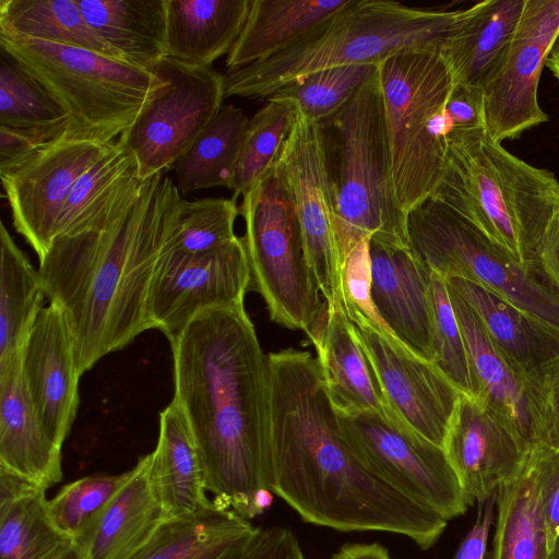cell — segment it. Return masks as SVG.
I'll return each mask as SVG.
<instances>
[{
	"label": "cell",
	"instance_id": "6da1fadb",
	"mask_svg": "<svg viewBox=\"0 0 559 559\" xmlns=\"http://www.w3.org/2000/svg\"><path fill=\"white\" fill-rule=\"evenodd\" d=\"M270 490L306 523L340 532H385L426 550L448 520L402 495L342 436L316 357L286 348L267 355Z\"/></svg>",
	"mask_w": 559,
	"mask_h": 559
},
{
	"label": "cell",
	"instance_id": "7a4b0ae2",
	"mask_svg": "<svg viewBox=\"0 0 559 559\" xmlns=\"http://www.w3.org/2000/svg\"><path fill=\"white\" fill-rule=\"evenodd\" d=\"M174 400L212 501L252 520L271 502L270 372L245 305L199 312L170 344Z\"/></svg>",
	"mask_w": 559,
	"mask_h": 559
},
{
	"label": "cell",
	"instance_id": "3957f363",
	"mask_svg": "<svg viewBox=\"0 0 559 559\" xmlns=\"http://www.w3.org/2000/svg\"><path fill=\"white\" fill-rule=\"evenodd\" d=\"M183 200L157 174L103 226L56 238L38 259L46 298L72 331L80 374L153 329L150 293Z\"/></svg>",
	"mask_w": 559,
	"mask_h": 559
},
{
	"label": "cell",
	"instance_id": "277c9868",
	"mask_svg": "<svg viewBox=\"0 0 559 559\" xmlns=\"http://www.w3.org/2000/svg\"><path fill=\"white\" fill-rule=\"evenodd\" d=\"M444 150L430 199L521 264L535 266L559 221V180L508 152L485 128L452 131Z\"/></svg>",
	"mask_w": 559,
	"mask_h": 559
},
{
	"label": "cell",
	"instance_id": "5b68a950",
	"mask_svg": "<svg viewBox=\"0 0 559 559\" xmlns=\"http://www.w3.org/2000/svg\"><path fill=\"white\" fill-rule=\"evenodd\" d=\"M460 12L390 0H347L272 57L227 69L223 74L225 98L266 100L289 82L322 69L379 64L402 51L438 49Z\"/></svg>",
	"mask_w": 559,
	"mask_h": 559
},
{
	"label": "cell",
	"instance_id": "8992f818",
	"mask_svg": "<svg viewBox=\"0 0 559 559\" xmlns=\"http://www.w3.org/2000/svg\"><path fill=\"white\" fill-rule=\"evenodd\" d=\"M322 129L342 267L355 247L370 238L407 248V215L394 191L379 73Z\"/></svg>",
	"mask_w": 559,
	"mask_h": 559
},
{
	"label": "cell",
	"instance_id": "52a82bcc",
	"mask_svg": "<svg viewBox=\"0 0 559 559\" xmlns=\"http://www.w3.org/2000/svg\"><path fill=\"white\" fill-rule=\"evenodd\" d=\"M0 46L55 98L72 139L115 142L132 124L152 72L123 60L0 31Z\"/></svg>",
	"mask_w": 559,
	"mask_h": 559
},
{
	"label": "cell",
	"instance_id": "ba28073f",
	"mask_svg": "<svg viewBox=\"0 0 559 559\" xmlns=\"http://www.w3.org/2000/svg\"><path fill=\"white\" fill-rule=\"evenodd\" d=\"M378 73L395 195L408 214L429 200L444 169V144L433 135L454 79L439 50H406L382 60Z\"/></svg>",
	"mask_w": 559,
	"mask_h": 559
},
{
	"label": "cell",
	"instance_id": "9c48e42d",
	"mask_svg": "<svg viewBox=\"0 0 559 559\" xmlns=\"http://www.w3.org/2000/svg\"><path fill=\"white\" fill-rule=\"evenodd\" d=\"M241 198L250 289L261 295L272 321L306 333L325 301L308 263L294 206L274 168Z\"/></svg>",
	"mask_w": 559,
	"mask_h": 559
},
{
	"label": "cell",
	"instance_id": "30bf717a",
	"mask_svg": "<svg viewBox=\"0 0 559 559\" xmlns=\"http://www.w3.org/2000/svg\"><path fill=\"white\" fill-rule=\"evenodd\" d=\"M409 246L428 269L476 283L559 328V298L535 266L492 246L464 221L429 199L407 217Z\"/></svg>",
	"mask_w": 559,
	"mask_h": 559
},
{
	"label": "cell",
	"instance_id": "8fae6325",
	"mask_svg": "<svg viewBox=\"0 0 559 559\" xmlns=\"http://www.w3.org/2000/svg\"><path fill=\"white\" fill-rule=\"evenodd\" d=\"M132 124L117 142L133 156L141 181L171 170L223 106V74L164 57Z\"/></svg>",
	"mask_w": 559,
	"mask_h": 559
},
{
	"label": "cell",
	"instance_id": "7c38bea8",
	"mask_svg": "<svg viewBox=\"0 0 559 559\" xmlns=\"http://www.w3.org/2000/svg\"><path fill=\"white\" fill-rule=\"evenodd\" d=\"M342 436L389 485L450 520L473 504L442 447L419 436L397 416L365 411L336 412Z\"/></svg>",
	"mask_w": 559,
	"mask_h": 559
},
{
	"label": "cell",
	"instance_id": "4fadbf2b",
	"mask_svg": "<svg viewBox=\"0 0 559 559\" xmlns=\"http://www.w3.org/2000/svg\"><path fill=\"white\" fill-rule=\"evenodd\" d=\"M273 168L294 206L320 293L330 308L343 310L342 261L320 123L298 110Z\"/></svg>",
	"mask_w": 559,
	"mask_h": 559
},
{
	"label": "cell",
	"instance_id": "5bb4252c",
	"mask_svg": "<svg viewBox=\"0 0 559 559\" xmlns=\"http://www.w3.org/2000/svg\"><path fill=\"white\" fill-rule=\"evenodd\" d=\"M115 144L72 139L67 130L29 157L0 170L14 229L38 259L56 238L60 215L76 181Z\"/></svg>",
	"mask_w": 559,
	"mask_h": 559
},
{
	"label": "cell",
	"instance_id": "9a60e30c",
	"mask_svg": "<svg viewBox=\"0 0 559 559\" xmlns=\"http://www.w3.org/2000/svg\"><path fill=\"white\" fill-rule=\"evenodd\" d=\"M249 289L241 237L199 254L163 252L150 293L153 329L173 344L199 312L243 304Z\"/></svg>",
	"mask_w": 559,
	"mask_h": 559
},
{
	"label": "cell",
	"instance_id": "2e32d148",
	"mask_svg": "<svg viewBox=\"0 0 559 559\" xmlns=\"http://www.w3.org/2000/svg\"><path fill=\"white\" fill-rule=\"evenodd\" d=\"M559 31V0H526L500 67L483 88L485 128L497 142L548 120L538 83Z\"/></svg>",
	"mask_w": 559,
	"mask_h": 559
},
{
	"label": "cell",
	"instance_id": "e0dca14e",
	"mask_svg": "<svg viewBox=\"0 0 559 559\" xmlns=\"http://www.w3.org/2000/svg\"><path fill=\"white\" fill-rule=\"evenodd\" d=\"M391 409L411 429L442 447L461 391L433 364L394 336L352 322Z\"/></svg>",
	"mask_w": 559,
	"mask_h": 559
},
{
	"label": "cell",
	"instance_id": "ac0fdd59",
	"mask_svg": "<svg viewBox=\"0 0 559 559\" xmlns=\"http://www.w3.org/2000/svg\"><path fill=\"white\" fill-rule=\"evenodd\" d=\"M448 289L467 352L471 395L500 417L528 450L545 444V382L516 369L492 344L471 306L449 285Z\"/></svg>",
	"mask_w": 559,
	"mask_h": 559
},
{
	"label": "cell",
	"instance_id": "d6986e66",
	"mask_svg": "<svg viewBox=\"0 0 559 559\" xmlns=\"http://www.w3.org/2000/svg\"><path fill=\"white\" fill-rule=\"evenodd\" d=\"M472 502H484L522 468L530 450L495 413L461 393L442 445Z\"/></svg>",
	"mask_w": 559,
	"mask_h": 559
},
{
	"label": "cell",
	"instance_id": "ffe728a7",
	"mask_svg": "<svg viewBox=\"0 0 559 559\" xmlns=\"http://www.w3.org/2000/svg\"><path fill=\"white\" fill-rule=\"evenodd\" d=\"M22 372L44 428L62 448L79 407L81 374L72 331L53 302L40 310L33 325L22 350Z\"/></svg>",
	"mask_w": 559,
	"mask_h": 559
},
{
	"label": "cell",
	"instance_id": "44dd1931",
	"mask_svg": "<svg viewBox=\"0 0 559 559\" xmlns=\"http://www.w3.org/2000/svg\"><path fill=\"white\" fill-rule=\"evenodd\" d=\"M369 254L371 297L380 318L408 350L433 362L431 271L411 247L370 239Z\"/></svg>",
	"mask_w": 559,
	"mask_h": 559
},
{
	"label": "cell",
	"instance_id": "7402d4cb",
	"mask_svg": "<svg viewBox=\"0 0 559 559\" xmlns=\"http://www.w3.org/2000/svg\"><path fill=\"white\" fill-rule=\"evenodd\" d=\"M306 334L317 352L325 391L336 412L370 411L385 417L397 416L342 309H332L325 302Z\"/></svg>",
	"mask_w": 559,
	"mask_h": 559
},
{
	"label": "cell",
	"instance_id": "603a6c76",
	"mask_svg": "<svg viewBox=\"0 0 559 559\" xmlns=\"http://www.w3.org/2000/svg\"><path fill=\"white\" fill-rule=\"evenodd\" d=\"M61 449L31 401L21 354L0 368V468L47 490L63 477Z\"/></svg>",
	"mask_w": 559,
	"mask_h": 559
},
{
	"label": "cell",
	"instance_id": "cb8c5ba5",
	"mask_svg": "<svg viewBox=\"0 0 559 559\" xmlns=\"http://www.w3.org/2000/svg\"><path fill=\"white\" fill-rule=\"evenodd\" d=\"M447 283L471 306L492 344L516 369L543 382L559 369V328L476 283L462 278Z\"/></svg>",
	"mask_w": 559,
	"mask_h": 559
},
{
	"label": "cell",
	"instance_id": "d4e9b609",
	"mask_svg": "<svg viewBox=\"0 0 559 559\" xmlns=\"http://www.w3.org/2000/svg\"><path fill=\"white\" fill-rule=\"evenodd\" d=\"M525 3L526 0H486L461 9L438 48L454 83L483 92L503 61Z\"/></svg>",
	"mask_w": 559,
	"mask_h": 559
},
{
	"label": "cell",
	"instance_id": "484cf974",
	"mask_svg": "<svg viewBox=\"0 0 559 559\" xmlns=\"http://www.w3.org/2000/svg\"><path fill=\"white\" fill-rule=\"evenodd\" d=\"M150 467L151 453L129 469L121 490L93 527L74 542L83 559H132L166 521Z\"/></svg>",
	"mask_w": 559,
	"mask_h": 559
},
{
	"label": "cell",
	"instance_id": "4316f807",
	"mask_svg": "<svg viewBox=\"0 0 559 559\" xmlns=\"http://www.w3.org/2000/svg\"><path fill=\"white\" fill-rule=\"evenodd\" d=\"M150 474L166 521L194 514L212 503L193 432L174 399L159 415Z\"/></svg>",
	"mask_w": 559,
	"mask_h": 559
},
{
	"label": "cell",
	"instance_id": "83f0119b",
	"mask_svg": "<svg viewBox=\"0 0 559 559\" xmlns=\"http://www.w3.org/2000/svg\"><path fill=\"white\" fill-rule=\"evenodd\" d=\"M260 528L212 501L194 514L165 521L132 559H242Z\"/></svg>",
	"mask_w": 559,
	"mask_h": 559
},
{
	"label": "cell",
	"instance_id": "f1b7e54d",
	"mask_svg": "<svg viewBox=\"0 0 559 559\" xmlns=\"http://www.w3.org/2000/svg\"><path fill=\"white\" fill-rule=\"evenodd\" d=\"M252 0H167L166 57L200 67L228 55Z\"/></svg>",
	"mask_w": 559,
	"mask_h": 559
},
{
	"label": "cell",
	"instance_id": "f546056e",
	"mask_svg": "<svg viewBox=\"0 0 559 559\" xmlns=\"http://www.w3.org/2000/svg\"><path fill=\"white\" fill-rule=\"evenodd\" d=\"M73 547L49 516L46 489L0 468V559H63Z\"/></svg>",
	"mask_w": 559,
	"mask_h": 559
},
{
	"label": "cell",
	"instance_id": "4dcf8cb0",
	"mask_svg": "<svg viewBox=\"0 0 559 559\" xmlns=\"http://www.w3.org/2000/svg\"><path fill=\"white\" fill-rule=\"evenodd\" d=\"M491 559H549L551 547L540 493L538 445L520 472L497 489Z\"/></svg>",
	"mask_w": 559,
	"mask_h": 559
},
{
	"label": "cell",
	"instance_id": "1f68e13d",
	"mask_svg": "<svg viewBox=\"0 0 559 559\" xmlns=\"http://www.w3.org/2000/svg\"><path fill=\"white\" fill-rule=\"evenodd\" d=\"M92 28L124 61L148 69L166 57L167 0H76Z\"/></svg>",
	"mask_w": 559,
	"mask_h": 559
},
{
	"label": "cell",
	"instance_id": "d6a6232c",
	"mask_svg": "<svg viewBox=\"0 0 559 559\" xmlns=\"http://www.w3.org/2000/svg\"><path fill=\"white\" fill-rule=\"evenodd\" d=\"M142 183L133 156L116 141L111 151L76 181L60 215L56 238L103 226L139 194Z\"/></svg>",
	"mask_w": 559,
	"mask_h": 559
},
{
	"label": "cell",
	"instance_id": "836d02e7",
	"mask_svg": "<svg viewBox=\"0 0 559 559\" xmlns=\"http://www.w3.org/2000/svg\"><path fill=\"white\" fill-rule=\"evenodd\" d=\"M347 0H252L246 24L226 59L227 69L267 59Z\"/></svg>",
	"mask_w": 559,
	"mask_h": 559
},
{
	"label": "cell",
	"instance_id": "e575fe53",
	"mask_svg": "<svg viewBox=\"0 0 559 559\" xmlns=\"http://www.w3.org/2000/svg\"><path fill=\"white\" fill-rule=\"evenodd\" d=\"M249 120L241 108L223 104L171 169L181 195L214 187L233 190Z\"/></svg>",
	"mask_w": 559,
	"mask_h": 559
},
{
	"label": "cell",
	"instance_id": "d590c367",
	"mask_svg": "<svg viewBox=\"0 0 559 559\" xmlns=\"http://www.w3.org/2000/svg\"><path fill=\"white\" fill-rule=\"evenodd\" d=\"M0 368L20 356L46 297L38 271L0 226Z\"/></svg>",
	"mask_w": 559,
	"mask_h": 559
},
{
	"label": "cell",
	"instance_id": "8d00e7d4",
	"mask_svg": "<svg viewBox=\"0 0 559 559\" xmlns=\"http://www.w3.org/2000/svg\"><path fill=\"white\" fill-rule=\"evenodd\" d=\"M0 31L123 60L86 22L76 0H0Z\"/></svg>",
	"mask_w": 559,
	"mask_h": 559
},
{
	"label": "cell",
	"instance_id": "74e56055",
	"mask_svg": "<svg viewBox=\"0 0 559 559\" xmlns=\"http://www.w3.org/2000/svg\"><path fill=\"white\" fill-rule=\"evenodd\" d=\"M297 115L294 100L271 97L250 118L231 190L233 199L238 200L272 169Z\"/></svg>",
	"mask_w": 559,
	"mask_h": 559
},
{
	"label": "cell",
	"instance_id": "f35d334b",
	"mask_svg": "<svg viewBox=\"0 0 559 559\" xmlns=\"http://www.w3.org/2000/svg\"><path fill=\"white\" fill-rule=\"evenodd\" d=\"M377 71L378 64L372 63L322 69L289 82L269 98H289L300 112L320 122L342 108Z\"/></svg>",
	"mask_w": 559,
	"mask_h": 559
},
{
	"label": "cell",
	"instance_id": "ab89813d",
	"mask_svg": "<svg viewBox=\"0 0 559 559\" xmlns=\"http://www.w3.org/2000/svg\"><path fill=\"white\" fill-rule=\"evenodd\" d=\"M69 122L55 98L2 51L0 60V127L35 128Z\"/></svg>",
	"mask_w": 559,
	"mask_h": 559
},
{
	"label": "cell",
	"instance_id": "60d3db41",
	"mask_svg": "<svg viewBox=\"0 0 559 559\" xmlns=\"http://www.w3.org/2000/svg\"><path fill=\"white\" fill-rule=\"evenodd\" d=\"M238 215L239 205L233 198L183 200L180 218L164 252L199 254L222 247L238 237Z\"/></svg>",
	"mask_w": 559,
	"mask_h": 559
},
{
	"label": "cell",
	"instance_id": "b9f144b4",
	"mask_svg": "<svg viewBox=\"0 0 559 559\" xmlns=\"http://www.w3.org/2000/svg\"><path fill=\"white\" fill-rule=\"evenodd\" d=\"M128 477L129 471L119 475L94 474L62 486L48 500L53 525L74 543L93 527Z\"/></svg>",
	"mask_w": 559,
	"mask_h": 559
},
{
	"label": "cell",
	"instance_id": "7bdbcfd3",
	"mask_svg": "<svg viewBox=\"0 0 559 559\" xmlns=\"http://www.w3.org/2000/svg\"><path fill=\"white\" fill-rule=\"evenodd\" d=\"M433 364L463 393L471 395L468 357L447 285V280L433 273Z\"/></svg>",
	"mask_w": 559,
	"mask_h": 559
},
{
	"label": "cell",
	"instance_id": "ee69618b",
	"mask_svg": "<svg viewBox=\"0 0 559 559\" xmlns=\"http://www.w3.org/2000/svg\"><path fill=\"white\" fill-rule=\"evenodd\" d=\"M369 242L367 238L358 243L343 264V312L350 322H365L393 336L372 301Z\"/></svg>",
	"mask_w": 559,
	"mask_h": 559
},
{
	"label": "cell",
	"instance_id": "f6af8a7d",
	"mask_svg": "<svg viewBox=\"0 0 559 559\" xmlns=\"http://www.w3.org/2000/svg\"><path fill=\"white\" fill-rule=\"evenodd\" d=\"M68 127L69 122L35 128L0 127V170L22 162L58 140Z\"/></svg>",
	"mask_w": 559,
	"mask_h": 559
},
{
	"label": "cell",
	"instance_id": "bcb514c9",
	"mask_svg": "<svg viewBox=\"0 0 559 559\" xmlns=\"http://www.w3.org/2000/svg\"><path fill=\"white\" fill-rule=\"evenodd\" d=\"M540 493L552 549L559 537V454L547 444L538 445Z\"/></svg>",
	"mask_w": 559,
	"mask_h": 559
},
{
	"label": "cell",
	"instance_id": "7dc6e473",
	"mask_svg": "<svg viewBox=\"0 0 559 559\" xmlns=\"http://www.w3.org/2000/svg\"><path fill=\"white\" fill-rule=\"evenodd\" d=\"M445 110L453 123V131L485 128L484 96L480 90L454 83Z\"/></svg>",
	"mask_w": 559,
	"mask_h": 559
},
{
	"label": "cell",
	"instance_id": "c3c4849f",
	"mask_svg": "<svg viewBox=\"0 0 559 559\" xmlns=\"http://www.w3.org/2000/svg\"><path fill=\"white\" fill-rule=\"evenodd\" d=\"M497 492L478 503L477 519L461 543L454 559H485Z\"/></svg>",
	"mask_w": 559,
	"mask_h": 559
},
{
	"label": "cell",
	"instance_id": "681fc988",
	"mask_svg": "<svg viewBox=\"0 0 559 559\" xmlns=\"http://www.w3.org/2000/svg\"><path fill=\"white\" fill-rule=\"evenodd\" d=\"M535 266L559 298V221L545 237Z\"/></svg>",
	"mask_w": 559,
	"mask_h": 559
},
{
	"label": "cell",
	"instance_id": "f907efd6",
	"mask_svg": "<svg viewBox=\"0 0 559 559\" xmlns=\"http://www.w3.org/2000/svg\"><path fill=\"white\" fill-rule=\"evenodd\" d=\"M547 393V436L546 443L559 454V369L546 381Z\"/></svg>",
	"mask_w": 559,
	"mask_h": 559
},
{
	"label": "cell",
	"instance_id": "816d5d0a",
	"mask_svg": "<svg viewBox=\"0 0 559 559\" xmlns=\"http://www.w3.org/2000/svg\"><path fill=\"white\" fill-rule=\"evenodd\" d=\"M332 559H391L385 547L378 543L346 544L342 546Z\"/></svg>",
	"mask_w": 559,
	"mask_h": 559
},
{
	"label": "cell",
	"instance_id": "f5cc1de1",
	"mask_svg": "<svg viewBox=\"0 0 559 559\" xmlns=\"http://www.w3.org/2000/svg\"><path fill=\"white\" fill-rule=\"evenodd\" d=\"M546 66L559 81V31L552 41L549 53L547 56Z\"/></svg>",
	"mask_w": 559,
	"mask_h": 559
},
{
	"label": "cell",
	"instance_id": "db71d44e",
	"mask_svg": "<svg viewBox=\"0 0 559 559\" xmlns=\"http://www.w3.org/2000/svg\"><path fill=\"white\" fill-rule=\"evenodd\" d=\"M63 559H83L79 551L73 547Z\"/></svg>",
	"mask_w": 559,
	"mask_h": 559
},
{
	"label": "cell",
	"instance_id": "11a10c76",
	"mask_svg": "<svg viewBox=\"0 0 559 559\" xmlns=\"http://www.w3.org/2000/svg\"><path fill=\"white\" fill-rule=\"evenodd\" d=\"M549 559H559V537L551 549Z\"/></svg>",
	"mask_w": 559,
	"mask_h": 559
}]
</instances>
